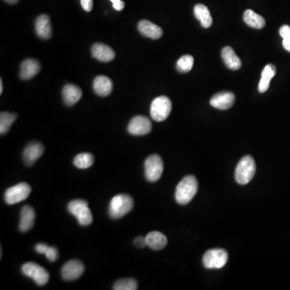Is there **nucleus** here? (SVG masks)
<instances>
[{
	"label": "nucleus",
	"mask_w": 290,
	"mask_h": 290,
	"mask_svg": "<svg viewBox=\"0 0 290 290\" xmlns=\"http://www.w3.org/2000/svg\"><path fill=\"white\" fill-rule=\"evenodd\" d=\"M198 190L197 178L193 175L185 177L177 186L175 199L181 205L190 202Z\"/></svg>",
	"instance_id": "nucleus-1"
},
{
	"label": "nucleus",
	"mask_w": 290,
	"mask_h": 290,
	"mask_svg": "<svg viewBox=\"0 0 290 290\" xmlns=\"http://www.w3.org/2000/svg\"><path fill=\"white\" fill-rule=\"evenodd\" d=\"M256 170L255 162L251 156H245L239 161L235 172V178L240 185H247L254 178Z\"/></svg>",
	"instance_id": "nucleus-2"
},
{
	"label": "nucleus",
	"mask_w": 290,
	"mask_h": 290,
	"mask_svg": "<svg viewBox=\"0 0 290 290\" xmlns=\"http://www.w3.org/2000/svg\"><path fill=\"white\" fill-rule=\"evenodd\" d=\"M134 207L132 197L128 194L114 196L109 206V215L112 219L122 218L132 211Z\"/></svg>",
	"instance_id": "nucleus-3"
},
{
	"label": "nucleus",
	"mask_w": 290,
	"mask_h": 290,
	"mask_svg": "<svg viewBox=\"0 0 290 290\" xmlns=\"http://www.w3.org/2000/svg\"><path fill=\"white\" fill-rule=\"evenodd\" d=\"M68 210L71 215L77 218L81 226H88L93 221V215L88 207V202L85 200L76 199L70 201Z\"/></svg>",
	"instance_id": "nucleus-4"
},
{
	"label": "nucleus",
	"mask_w": 290,
	"mask_h": 290,
	"mask_svg": "<svg viewBox=\"0 0 290 290\" xmlns=\"http://www.w3.org/2000/svg\"><path fill=\"white\" fill-rule=\"evenodd\" d=\"M228 260V254L222 248L208 250L204 254L202 263L207 269H219L224 267Z\"/></svg>",
	"instance_id": "nucleus-5"
},
{
	"label": "nucleus",
	"mask_w": 290,
	"mask_h": 290,
	"mask_svg": "<svg viewBox=\"0 0 290 290\" xmlns=\"http://www.w3.org/2000/svg\"><path fill=\"white\" fill-rule=\"evenodd\" d=\"M172 110V103L166 96L157 97L152 102L150 114L153 120L161 122L168 118Z\"/></svg>",
	"instance_id": "nucleus-6"
},
{
	"label": "nucleus",
	"mask_w": 290,
	"mask_h": 290,
	"mask_svg": "<svg viewBox=\"0 0 290 290\" xmlns=\"http://www.w3.org/2000/svg\"><path fill=\"white\" fill-rule=\"evenodd\" d=\"M164 170L162 159L159 155L149 156L144 162L145 178L149 182H156L161 178Z\"/></svg>",
	"instance_id": "nucleus-7"
},
{
	"label": "nucleus",
	"mask_w": 290,
	"mask_h": 290,
	"mask_svg": "<svg viewBox=\"0 0 290 290\" xmlns=\"http://www.w3.org/2000/svg\"><path fill=\"white\" fill-rule=\"evenodd\" d=\"M21 270L23 274L33 279L39 286L45 285L49 280V273L47 272L46 269L33 262L24 264L22 266Z\"/></svg>",
	"instance_id": "nucleus-8"
},
{
	"label": "nucleus",
	"mask_w": 290,
	"mask_h": 290,
	"mask_svg": "<svg viewBox=\"0 0 290 290\" xmlns=\"http://www.w3.org/2000/svg\"><path fill=\"white\" fill-rule=\"evenodd\" d=\"M31 186L25 182L10 187L4 194V199L8 205H14L25 200L31 193Z\"/></svg>",
	"instance_id": "nucleus-9"
},
{
	"label": "nucleus",
	"mask_w": 290,
	"mask_h": 290,
	"mask_svg": "<svg viewBox=\"0 0 290 290\" xmlns=\"http://www.w3.org/2000/svg\"><path fill=\"white\" fill-rule=\"evenodd\" d=\"M151 121L147 117L143 115L135 116L130 121L128 131L131 135H144L151 132Z\"/></svg>",
	"instance_id": "nucleus-10"
},
{
	"label": "nucleus",
	"mask_w": 290,
	"mask_h": 290,
	"mask_svg": "<svg viewBox=\"0 0 290 290\" xmlns=\"http://www.w3.org/2000/svg\"><path fill=\"white\" fill-rule=\"evenodd\" d=\"M84 265L78 259H71L63 265L62 276L66 280H74L79 278L83 274Z\"/></svg>",
	"instance_id": "nucleus-11"
},
{
	"label": "nucleus",
	"mask_w": 290,
	"mask_h": 290,
	"mask_svg": "<svg viewBox=\"0 0 290 290\" xmlns=\"http://www.w3.org/2000/svg\"><path fill=\"white\" fill-rule=\"evenodd\" d=\"M236 97L231 92H219L211 98L210 103L215 108L219 110H227L234 104Z\"/></svg>",
	"instance_id": "nucleus-12"
},
{
	"label": "nucleus",
	"mask_w": 290,
	"mask_h": 290,
	"mask_svg": "<svg viewBox=\"0 0 290 290\" xmlns=\"http://www.w3.org/2000/svg\"><path fill=\"white\" fill-rule=\"evenodd\" d=\"M41 70V64L38 61L28 58L23 61L20 66L19 77L22 80H30L35 77Z\"/></svg>",
	"instance_id": "nucleus-13"
},
{
	"label": "nucleus",
	"mask_w": 290,
	"mask_h": 290,
	"mask_svg": "<svg viewBox=\"0 0 290 290\" xmlns=\"http://www.w3.org/2000/svg\"><path fill=\"white\" fill-rule=\"evenodd\" d=\"M44 153V146L39 142H32L24 149L23 161L27 165H33Z\"/></svg>",
	"instance_id": "nucleus-14"
},
{
	"label": "nucleus",
	"mask_w": 290,
	"mask_h": 290,
	"mask_svg": "<svg viewBox=\"0 0 290 290\" xmlns=\"http://www.w3.org/2000/svg\"><path fill=\"white\" fill-rule=\"evenodd\" d=\"M35 30L37 36L43 40H48L52 37V25L50 18L45 14L38 16L36 19Z\"/></svg>",
	"instance_id": "nucleus-15"
},
{
	"label": "nucleus",
	"mask_w": 290,
	"mask_h": 290,
	"mask_svg": "<svg viewBox=\"0 0 290 290\" xmlns=\"http://www.w3.org/2000/svg\"><path fill=\"white\" fill-rule=\"evenodd\" d=\"M36 213L33 207L24 206L20 212L19 228L20 231L27 232L33 228L35 223Z\"/></svg>",
	"instance_id": "nucleus-16"
},
{
	"label": "nucleus",
	"mask_w": 290,
	"mask_h": 290,
	"mask_svg": "<svg viewBox=\"0 0 290 290\" xmlns=\"http://www.w3.org/2000/svg\"><path fill=\"white\" fill-rule=\"evenodd\" d=\"M92 56L99 62H109L114 59L115 56V52L108 45L104 44H95L91 48Z\"/></svg>",
	"instance_id": "nucleus-17"
},
{
	"label": "nucleus",
	"mask_w": 290,
	"mask_h": 290,
	"mask_svg": "<svg viewBox=\"0 0 290 290\" xmlns=\"http://www.w3.org/2000/svg\"><path fill=\"white\" fill-rule=\"evenodd\" d=\"M138 30L142 35L149 38L157 40L162 37V29L151 21L143 19L138 23Z\"/></svg>",
	"instance_id": "nucleus-18"
},
{
	"label": "nucleus",
	"mask_w": 290,
	"mask_h": 290,
	"mask_svg": "<svg viewBox=\"0 0 290 290\" xmlns=\"http://www.w3.org/2000/svg\"><path fill=\"white\" fill-rule=\"evenodd\" d=\"M82 91L79 87L73 84H68L63 88L62 96L66 106H73L80 100Z\"/></svg>",
	"instance_id": "nucleus-19"
},
{
	"label": "nucleus",
	"mask_w": 290,
	"mask_h": 290,
	"mask_svg": "<svg viewBox=\"0 0 290 290\" xmlns=\"http://www.w3.org/2000/svg\"><path fill=\"white\" fill-rule=\"evenodd\" d=\"M93 88L95 93L99 96H108L113 90L112 81L106 76H98L94 81Z\"/></svg>",
	"instance_id": "nucleus-20"
},
{
	"label": "nucleus",
	"mask_w": 290,
	"mask_h": 290,
	"mask_svg": "<svg viewBox=\"0 0 290 290\" xmlns=\"http://www.w3.org/2000/svg\"><path fill=\"white\" fill-rule=\"evenodd\" d=\"M222 58L226 66L230 70H237L241 68L242 63L240 57L230 47L226 46L222 48Z\"/></svg>",
	"instance_id": "nucleus-21"
},
{
	"label": "nucleus",
	"mask_w": 290,
	"mask_h": 290,
	"mask_svg": "<svg viewBox=\"0 0 290 290\" xmlns=\"http://www.w3.org/2000/svg\"><path fill=\"white\" fill-rule=\"evenodd\" d=\"M146 237V241H147V246L149 248L153 250H161L165 248L168 243L166 236L162 234L161 232L152 231Z\"/></svg>",
	"instance_id": "nucleus-22"
},
{
	"label": "nucleus",
	"mask_w": 290,
	"mask_h": 290,
	"mask_svg": "<svg viewBox=\"0 0 290 290\" xmlns=\"http://www.w3.org/2000/svg\"><path fill=\"white\" fill-rule=\"evenodd\" d=\"M194 16L199 20L201 25L208 28L212 25L213 19L209 9L204 4H197L193 9Z\"/></svg>",
	"instance_id": "nucleus-23"
},
{
	"label": "nucleus",
	"mask_w": 290,
	"mask_h": 290,
	"mask_svg": "<svg viewBox=\"0 0 290 290\" xmlns=\"http://www.w3.org/2000/svg\"><path fill=\"white\" fill-rule=\"evenodd\" d=\"M276 72L277 70L273 65L269 64L265 66L261 74V79L259 81V86H258L259 93H265L268 91L271 80L273 79V77L276 75Z\"/></svg>",
	"instance_id": "nucleus-24"
},
{
	"label": "nucleus",
	"mask_w": 290,
	"mask_h": 290,
	"mask_svg": "<svg viewBox=\"0 0 290 290\" xmlns=\"http://www.w3.org/2000/svg\"><path fill=\"white\" fill-rule=\"evenodd\" d=\"M244 20L248 26L253 28L261 29L265 26V18L252 10H246L244 13Z\"/></svg>",
	"instance_id": "nucleus-25"
},
{
	"label": "nucleus",
	"mask_w": 290,
	"mask_h": 290,
	"mask_svg": "<svg viewBox=\"0 0 290 290\" xmlns=\"http://www.w3.org/2000/svg\"><path fill=\"white\" fill-rule=\"evenodd\" d=\"M17 115L14 113L2 112L0 114V134L4 135L9 131Z\"/></svg>",
	"instance_id": "nucleus-26"
},
{
	"label": "nucleus",
	"mask_w": 290,
	"mask_h": 290,
	"mask_svg": "<svg viewBox=\"0 0 290 290\" xmlns=\"http://www.w3.org/2000/svg\"><path fill=\"white\" fill-rule=\"evenodd\" d=\"M95 158L91 153H84L76 156L74 160V165L81 169H85L94 164Z\"/></svg>",
	"instance_id": "nucleus-27"
},
{
	"label": "nucleus",
	"mask_w": 290,
	"mask_h": 290,
	"mask_svg": "<svg viewBox=\"0 0 290 290\" xmlns=\"http://www.w3.org/2000/svg\"><path fill=\"white\" fill-rule=\"evenodd\" d=\"M114 290H135L138 288L137 281L135 279L125 278L119 280L114 283Z\"/></svg>",
	"instance_id": "nucleus-28"
},
{
	"label": "nucleus",
	"mask_w": 290,
	"mask_h": 290,
	"mask_svg": "<svg viewBox=\"0 0 290 290\" xmlns=\"http://www.w3.org/2000/svg\"><path fill=\"white\" fill-rule=\"evenodd\" d=\"M193 66V57L191 55H185L177 62V70L180 73H188Z\"/></svg>",
	"instance_id": "nucleus-29"
},
{
	"label": "nucleus",
	"mask_w": 290,
	"mask_h": 290,
	"mask_svg": "<svg viewBox=\"0 0 290 290\" xmlns=\"http://www.w3.org/2000/svg\"><path fill=\"white\" fill-rule=\"evenodd\" d=\"M45 255H46V258L48 260L52 261V262L56 261L58 257L57 249L54 247H48Z\"/></svg>",
	"instance_id": "nucleus-30"
},
{
	"label": "nucleus",
	"mask_w": 290,
	"mask_h": 290,
	"mask_svg": "<svg viewBox=\"0 0 290 290\" xmlns=\"http://www.w3.org/2000/svg\"><path fill=\"white\" fill-rule=\"evenodd\" d=\"M134 244L137 248H143L147 246V241H146V237L143 236H138L134 240Z\"/></svg>",
	"instance_id": "nucleus-31"
},
{
	"label": "nucleus",
	"mask_w": 290,
	"mask_h": 290,
	"mask_svg": "<svg viewBox=\"0 0 290 290\" xmlns=\"http://www.w3.org/2000/svg\"><path fill=\"white\" fill-rule=\"evenodd\" d=\"M280 35L283 39L290 38V27L288 25H283L280 28Z\"/></svg>",
	"instance_id": "nucleus-32"
},
{
	"label": "nucleus",
	"mask_w": 290,
	"mask_h": 290,
	"mask_svg": "<svg viewBox=\"0 0 290 290\" xmlns=\"http://www.w3.org/2000/svg\"><path fill=\"white\" fill-rule=\"evenodd\" d=\"M81 4L85 12H91L93 8V0H81Z\"/></svg>",
	"instance_id": "nucleus-33"
},
{
	"label": "nucleus",
	"mask_w": 290,
	"mask_h": 290,
	"mask_svg": "<svg viewBox=\"0 0 290 290\" xmlns=\"http://www.w3.org/2000/svg\"><path fill=\"white\" fill-rule=\"evenodd\" d=\"M48 246L45 244H38L36 245L35 250L37 251V253L39 254H45L46 253L47 250H48Z\"/></svg>",
	"instance_id": "nucleus-34"
},
{
	"label": "nucleus",
	"mask_w": 290,
	"mask_h": 290,
	"mask_svg": "<svg viewBox=\"0 0 290 290\" xmlns=\"http://www.w3.org/2000/svg\"><path fill=\"white\" fill-rule=\"evenodd\" d=\"M113 7L116 11H122L124 8V3L123 2L122 0L119 1V2L114 3Z\"/></svg>",
	"instance_id": "nucleus-35"
},
{
	"label": "nucleus",
	"mask_w": 290,
	"mask_h": 290,
	"mask_svg": "<svg viewBox=\"0 0 290 290\" xmlns=\"http://www.w3.org/2000/svg\"><path fill=\"white\" fill-rule=\"evenodd\" d=\"M282 45L284 49L290 52V38L283 39Z\"/></svg>",
	"instance_id": "nucleus-36"
},
{
	"label": "nucleus",
	"mask_w": 290,
	"mask_h": 290,
	"mask_svg": "<svg viewBox=\"0 0 290 290\" xmlns=\"http://www.w3.org/2000/svg\"><path fill=\"white\" fill-rule=\"evenodd\" d=\"M4 1L9 4H16L19 2V0H4Z\"/></svg>",
	"instance_id": "nucleus-37"
},
{
	"label": "nucleus",
	"mask_w": 290,
	"mask_h": 290,
	"mask_svg": "<svg viewBox=\"0 0 290 290\" xmlns=\"http://www.w3.org/2000/svg\"><path fill=\"white\" fill-rule=\"evenodd\" d=\"M3 88H4V85H3L2 79L0 80V94L2 95L3 93Z\"/></svg>",
	"instance_id": "nucleus-38"
},
{
	"label": "nucleus",
	"mask_w": 290,
	"mask_h": 290,
	"mask_svg": "<svg viewBox=\"0 0 290 290\" xmlns=\"http://www.w3.org/2000/svg\"><path fill=\"white\" fill-rule=\"evenodd\" d=\"M110 1L112 2V4H114V3L119 2V1H121V0H110Z\"/></svg>",
	"instance_id": "nucleus-39"
}]
</instances>
